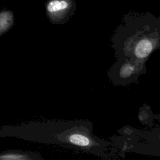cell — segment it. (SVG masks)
<instances>
[{"instance_id": "cell-1", "label": "cell", "mask_w": 160, "mask_h": 160, "mask_svg": "<svg viewBox=\"0 0 160 160\" xmlns=\"http://www.w3.org/2000/svg\"><path fill=\"white\" fill-rule=\"evenodd\" d=\"M116 58L146 63L160 49V16L149 12H128L122 18L111 38Z\"/></svg>"}, {"instance_id": "cell-2", "label": "cell", "mask_w": 160, "mask_h": 160, "mask_svg": "<svg viewBox=\"0 0 160 160\" xmlns=\"http://www.w3.org/2000/svg\"><path fill=\"white\" fill-rule=\"evenodd\" d=\"M118 132V136L111 139L119 149L160 156V126L149 131L127 126Z\"/></svg>"}, {"instance_id": "cell-3", "label": "cell", "mask_w": 160, "mask_h": 160, "mask_svg": "<svg viewBox=\"0 0 160 160\" xmlns=\"http://www.w3.org/2000/svg\"><path fill=\"white\" fill-rule=\"evenodd\" d=\"M147 71L146 63L125 58H116V61L108 71L109 79L115 86H127L136 83L139 78Z\"/></svg>"}, {"instance_id": "cell-4", "label": "cell", "mask_w": 160, "mask_h": 160, "mask_svg": "<svg viewBox=\"0 0 160 160\" xmlns=\"http://www.w3.org/2000/svg\"><path fill=\"white\" fill-rule=\"evenodd\" d=\"M44 7L48 19L54 25L66 23L77 9L75 0H46Z\"/></svg>"}, {"instance_id": "cell-5", "label": "cell", "mask_w": 160, "mask_h": 160, "mask_svg": "<svg viewBox=\"0 0 160 160\" xmlns=\"http://www.w3.org/2000/svg\"><path fill=\"white\" fill-rule=\"evenodd\" d=\"M15 24L14 12L9 9L0 11V36L8 32Z\"/></svg>"}, {"instance_id": "cell-6", "label": "cell", "mask_w": 160, "mask_h": 160, "mask_svg": "<svg viewBox=\"0 0 160 160\" xmlns=\"http://www.w3.org/2000/svg\"><path fill=\"white\" fill-rule=\"evenodd\" d=\"M34 158L31 152L21 151H8L0 153V160H30Z\"/></svg>"}]
</instances>
